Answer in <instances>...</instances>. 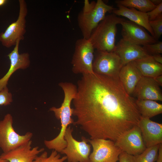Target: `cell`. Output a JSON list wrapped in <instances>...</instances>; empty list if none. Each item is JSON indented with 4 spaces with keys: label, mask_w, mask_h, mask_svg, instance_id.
Segmentation results:
<instances>
[{
    "label": "cell",
    "mask_w": 162,
    "mask_h": 162,
    "mask_svg": "<svg viewBox=\"0 0 162 162\" xmlns=\"http://www.w3.org/2000/svg\"><path fill=\"white\" fill-rule=\"evenodd\" d=\"M73 100V124L91 139L115 142L138 125L141 117L136 100L126 91L118 77L94 73L84 74L77 83Z\"/></svg>",
    "instance_id": "6da1fadb"
},
{
    "label": "cell",
    "mask_w": 162,
    "mask_h": 162,
    "mask_svg": "<svg viewBox=\"0 0 162 162\" xmlns=\"http://www.w3.org/2000/svg\"><path fill=\"white\" fill-rule=\"evenodd\" d=\"M125 20L113 13L106 15L93 30L88 39L94 49L98 51L114 52L117 25Z\"/></svg>",
    "instance_id": "7a4b0ae2"
},
{
    "label": "cell",
    "mask_w": 162,
    "mask_h": 162,
    "mask_svg": "<svg viewBox=\"0 0 162 162\" xmlns=\"http://www.w3.org/2000/svg\"><path fill=\"white\" fill-rule=\"evenodd\" d=\"M116 8L102 0L90 2L85 0L82 10L77 17L78 26L83 38L88 39L93 30L104 18L106 14Z\"/></svg>",
    "instance_id": "3957f363"
},
{
    "label": "cell",
    "mask_w": 162,
    "mask_h": 162,
    "mask_svg": "<svg viewBox=\"0 0 162 162\" xmlns=\"http://www.w3.org/2000/svg\"><path fill=\"white\" fill-rule=\"evenodd\" d=\"M13 118L9 113L0 121V148L3 152H8L31 140L33 134L30 132L20 135L15 130Z\"/></svg>",
    "instance_id": "277c9868"
},
{
    "label": "cell",
    "mask_w": 162,
    "mask_h": 162,
    "mask_svg": "<svg viewBox=\"0 0 162 162\" xmlns=\"http://www.w3.org/2000/svg\"><path fill=\"white\" fill-rule=\"evenodd\" d=\"M94 49L88 40L82 38L76 40L71 64L75 74H93Z\"/></svg>",
    "instance_id": "5b68a950"
},
{
    "label": "cell",
    "mask_w": 162,
    "mask_h": 162,
    "mask_svg": "<svg viewBox=\"0 0 162 162\" xmlns=\"http://www.w3.org/2000/svg\"><path fill=\"white\" fill-rule=\"evenodd\" d=\"M19 12L18 18L10 24L4 32L0 33V42L9 48L15 46L17 41L23 40L26 30V17L28 14L27 5L24 0H19Z\"/></svg>",
    "instance_id": "8992f818"
},
{
    "label": "cell",
    "mask_w": 162,
    "mask_h": 162,
    "mask_svg": "<svg viewBox=\"0 0 162 162\" xmlns=\"http://www.w3.org/2000/svg\"><path fill=\"white\" fill-rule=\"evenodd\" d=\"M73 130L70 126L67 128L64 136L67 145L61 154L66 155L68 162H90L91 145L88 143V139L82 136L81 141L76 140L73 136Z\"/></svg>",
    "instance_id": "52a82bcc"
},
{
    "label": "cell",
    "mask_w": 162,
    "mask_h": 162,
    "mask_svg": "<svg viewBox=\"0 0 162 162\" xmlns=\"http://www.w3.org/2000/svg\"><path fill=\"white\" fill-rule=\"evenodd\" d=\"M93 151L89 156L90 162H117L122 151L110 140L88 139Z\"/></svg>",
    "instance_id": "ba28073f"
},
{
    "label": "cell",
    "mask_w": 162,
    "mask_h": 162,
    "mask_svg": "<svg viewBox=\"0 0 162 162\" xmlns=\"http://www.w3.org/2000/svg\"><path fill=\"white\" fill-rule=\"evenodd\" d=\"M97 52L93 63L94 72L110 77H118L123 66L119 56L114 52Z\"/></svg>",
    "instance_id": "9c48e42d"
},
{
    "label": "cell",
    "mask_w": 162,
    "mask_h": 162,
    "mask_svg": "<svg viewBox=\"0 0 162 162\" xmlns=\"http://www.w3.org/2000/svg\"><path fill=\"white\" fill-rule=\"evenodd\" d=\"M115 143L122 152L133 156L141 154L146 148L138 125L121 135Z\"/></svg>",
    "instance_id": "30bf717a"
},
{
    "label": "cell",
    "mask_w": 162,
    "mask_h": 162,
    "mask_svg": "<svg viewBox=\"0 0 162 162\" xmlns=\"http://www.w3.org/2000/svg\"><path fill=\"white\" fill-rule=\"evenodd\" d=\"M120 24L122 38L131 43L143 46L158 41L145 28L130 20H125Z\"/></svg>",
    "instance_id": "8fae6325"
},
{
    "label": "cell",
    "mask_w": 162,
    "mask_h": 162,
    "mask_svg": "<svg viewBox=\"0 0 162 162\" xmlns=\"http://www.w3.org/2000/svg\"><path fill=\"white\" fill-rule=\"evenodd\" d=\"M32 142L31 140L8 152H3L0 157L8 162H33L39 153L44 151V149H39L38 146L32 148Z\"/></svg>",
    "instance_id": "7c38bea8"
},
{
    "label": "cell",
    "mask_w": 162,
    "mask_h": 162,
    "mask_svg": "<svg viewBox=\"0 0 162 162\" xmlns=\"http://www.w3.org/2000/svg\"><path fill=\"white\" fill-rule=\"evenodd\" d=\"M138 126L146 148L162 143V124L141 117Z\"/></svg>",
    "instance_id": "4fadbf2b"
},
{
    "label": "cell",
    "mask_w": 162,
    "mask_h": 162,
    "mask_svg": "<svg viewBox=\"0 0 162 162\" xmlns=\"http://www.w3.org/2000/svg\"><path fill=\"white\" fill-rule=\"evenodd\" d=\"M20 41V40L17 41L13 50L8 55L10 61V67L6 74L0 79V91L7 87L9 78L15 71L19 69H26L30 65L29 54L27 52L19 53Z\"/></svg>",
    "instance_id": "5bb4252c"
},
{
    "label": "cell",
    "mask_w": 162,
    "mask_h": 162,
    "mask_svg": "<svg viewBox=\"0 0 162 162\" xmlns=\"http://www.w3.org/2000/svg\"><path fill=\"white\" fill-rule=\"evenodd\" d=\"M114 52L120 57L123 66L130 62L148 56L142 46L123 38L116 45Z\"/></svg>",
    "instance_id": "9a60e30c"
},
{
    "label": "cell",
    "mask_w": 162,
    "mask_h": 162,
    "mask_svg": "<svg viewBox=\"0 0 162 162\" xmlns=\"http://www.w3.org/2000/svg\"><path fill=\"white\" fill-rule=\"evenodd\" d=\"M133 94L138 100L162 101V92L159 85L153 78L142 76Z\"/></svg>",
    "instance_id": "2e32d148"
},
{
    "label": "cell",
    "mask_w": 162,
    "mask_h": 162,
    "mask_svg": "<svg viewBox=\"0 0 162 162\" xmlns=\"http://www.w3.org/2000/svg\"><path fill=\"white\" fill-rule=\"evenodd\" d=\"M142 76L134 61L123 66L118 78L127 93L130 95L133 94L137 83Z\"/></svg>",
    "instance_id": "e0dca14e"
},
{
    "label": "cell",
    "mask_w": 162,
    "mask_h": 162,
    "mask_svg": "<svg viewBox=\"0 0 162 162\" xmlns=\"http://www.w3.org/2000/svg\"><path fill=\"white\" fill-rule=\"evenodd\" d=\"M118 8L112 11L116 16H122L129 19L130 21L148 30L154 38L153 30L149 23L147 13L143 12L133 8H129L117 5Z\"/></svg>",
    "instance_id": "ac0fdd59"
},
{
    "label": "cell",
    "mask_w": 162,
    "mask_h": 162,
    "mask_svg": "<svg viewBox=\"0 0 162 162\" xmlns=\"http://www.w3.org/2000/svg\"><path fill=\"white\" fill-rule=\"evenodd\" d=\"M134 61L143 76L153 78L162 75V64L155 62L151 55Z\"/></svg>",
    "instance_id": "d6986e66"
},
{
    "label": "cell",
    "mask_w": 162,
    "mask_h": 162,
    "mask_svg": "<svg viewBox=\"0 0 162 162\" xmlns=\"http://www.w3.org/2000/svg\"><path fill=\"white\" fill-rule=\"evenodd\" d=\"M141 116L150 118L162 113V104L149 100H136Z\"/></svg>",
    "instance_id": "ffe728a7"
},
{
    "label": "cell",
    "mask_w": 162,
    "mask_h": 162,
    "mask_svg": "<svg viewBox=\"0 0 162 162\" xmlns=\"http://www.w3.org/2000/svg\"><path fill=\"white\" fill-rule=\"evenodd\" d=\"M115 2L117 5L137 9L145 13L150 11L156 7L150 0H116Z\"/></svg>",
    "instance_id": "44dd1931"
},
{
    "label": "cell",
    "mask_w": 162,
    "mask_h": 162,
    "mask_svg": "<svg viewBox=\"0 0 162 162\" xmlns=\"http://www.w3.org/2000/svg\"><path fill=\"white\" fill-rule=\"evenodd\" d=\"M159 144L146 148L141 154L134 156V162L156 161L158 156Z\"/></svg>",
    "instance_id": "7402d4cb"
},
{
    "label": "cell",
    "mask_w": 162,
    "mask_h": 162,
    "mask_svg": "<svg viewBox=\"0 0 162 162\" xmlns=\"http://www.w3.org/2000/svg\"><path fill=\"white\" fill-rule=\"evenodd\" d=\"M67 159L66 156L61 157L58 152L52 150L49 156L47 152H44L40 155H38L33 162H64Z\"/></svg>",
    "instance_id": "603a6c76"
},
{
    "label": "cell",
    "mask_w": 162,
    "mask_h": 162,
    "mask_svg": "<svg viewBox=\"0 0 162 162\" xmlns=\"http://www.w3.org/2000/svg\"><path fill=\"white\" fill-rule=\"evenodd\" d=\"M149 23L154 34V38L158 41L162 34V14L155 19L149 21Z\"/></svg>",
    "instance_id": "cb8c5ba5"
},
{
    "label": "cell",
    "mask_w": 162,
    "mask_h": 162,
    "mask_svg": "<svg viewBox=\"0 0 162 162\" xmlns=\"http://www.w3.org/2000/svg\"><path fill=\"white\" fill-rule=\"evenodd\" d=\"M144 50L149 55L161 54L162 53V42L158 41L152 44H148L142 46Z\"/></svg>",
    "instance_id": "d4e9b609"
},
{
    "label": "cell",
    "mask_w": 162,
    "mask_h": 162,
    "mask_svg": "<svg viewBox=\"0 0 162 162\" xmlns=\"http://www.w3.org/2000/svg\"><path fill=\"white\" fill-rule=\"evenodd\" d=\"M11 93L6 87L0 91V106H7L12 102Z\"/></svg>",
    "instance_id": "484cf974"
},
{
    "label": "cell",
    "mask_w": 162,
    "mask_h": 162,
    "mask_svg": "<svg viewBox=\"0 0 162 162\" xmlns=\"http://www.w3.org/2000/svg\"><path fill=\"white\" fill-rule=\"evenodd\" d=\"M147 13L149 21L153 20L162 14V3Z\"/></svg>",
    "instance_id": "4316f807"
},
{
    "label": "cell",
    "mask_w": 162,
    "mask_h": 162,
    "mask_svg": "<svg viewBox=\"0 0 162 162\" xmlns=\"http://www.w3.org/2000/svg\"><path fill=\"white\" fill-rule=\"evenodd\" d=\"M119 162H134V156L122 152L119 156Z\"/></svg>",
    "instance_id": "83f0119b"
},
{
    "label": "cell",
    "mask_w": 162,
    "mask_h": 162,
    "mask_svg": "<svg viewBox=\"0 0 162 162\" xmlns=\"http://www.w3.org/2000/svg\"><path fill=\"white\" fill-rule=\"evenodd\" d=\"M156 162H162V144L159 145L157 158Z\"/></svg>",
    "instance_id": "f1b7e54d"
},
{
    "label": "cell",
    "mask_w": 162,
    "mask_h": 162,
    "mask_svg": "<svg viewBox=\"0 0 162 162\" xmlns=\"http://www.w3.org/2000/svg\"><path fill=\"white\" fill-rule=\"evenodd\" d=\"M152 56L155 62L162 64V56L160 54H155Z\"/></svg>",
    "instance_id": "f546056e"
},
{
    "label": "cell",
    "mask_w": 162,
    "mask_h": 162,
    "mask_svg": "<svg viewBox=\"0 0 162 162\" xmlns=\"http://www.w3.org/2000/svg\"><path fill=\"white\" fill-rule=\"evenodd\" d=\"M153 78L160 86H162V75L156 76Z\"/></svg>",
    "instance_id": "4dcf8cb0"
},
{
    "label": "cell",
    "mask_w": 162,
    "mask_h": 162,
    "mask_svg": "<svg viewBox=\"0 0 162 162\" xmlns=\"http://www.w3.org/2000/svg\"><path fill=\"white\" fill-rule=\"evenodd\" d=\"M151 2L156 6L162 3V0H150Z\"/></svg>",
    "instance_id": "1f68e13d"
},
{
    "label": "cell",
    "mask_w": 162,
    "mask_h": 162,
    "mask_svg": "<svg viewBox=\"0 0 162 162\" xmlns=\"http://www.w3.org/2000/svg\"><path fill=\"white\" fill-rule=\"evenodd\" d=\"M7 0H0V7L4 5L7 2Z\"/></svg>",
    "instance_id": "d6a6232c"
},
{
    "label": "cell",
    "mask_w": 162,
    "mask_h": 162,
    "mask_svg": "<svg viewBox=\"0 0 162 162\" xmlns=\"http://www.w3.org/2000/svg\"><path fill=\"white\" fill-rule=\"evenodd\" d=\"M0 162H8V161L6 160L2 159L0 157Z\"/></svg>",
    "instance_id": "836d02e7"
}]
</instances>
